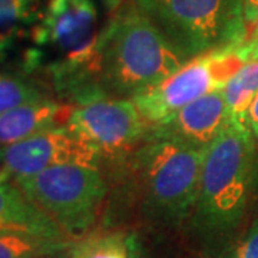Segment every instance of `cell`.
<instances>
[{"mask_svg":"<svg viewBox=\"0 0 258 258\" xmlns=\"http://www.w3.org/2000/svg\"><path fill=\"white\" fill-rule=\"evenodd\" d=\"M186 62L131 3L116 12L99 35L95 78L105 96L132 99L164 82Z\"/></svg>","mask_w":258,"mask_h":258,"instance_id":"cell-1","label":"cell"},{"mask_svg":"<svg viewBox=\"0 0 258 258\" xmlns=\"http://www.w3.org/2000/svg\"><path fill=\"white\" fill-rule=\"evenodd\" d=\"M247 123L228 120L207 149L194 225L205 234L235 227L247 208L255 178V147Z\"/></svg>","mask_w":258,"mask_h":258,"instance_id":"cell-2","label":"cell"},{"mask_svg":"<svg viewBox=\"0 0 258 258\" xmlns=\"http://www.w3.org/2000/svg\"><path fill=\"white\" fill-rule=\"evenodd\" d=\"M176 50L189 60L245 42L242 0H135Z\"/></svg>","mask_w":258,"mask_h":258,"instance_id":"cell-3","label":"cell"},{"mask_svg":"<svg viewBox=\"0 0 258 258\" xmlns=\"http://www.w3.org/2000/svg\"><path fill=\"white\" fill-rule=\"evenodd\" d=\"M207 149L171 141H145L134 155L144 207L164 222L182 221L197 203Z\"/></svg>","mask_w":258,"mask_h":258,"instance_id":"cell-4","label":"cell"},{"mask_svg":"<svg viewBox=\"0 0 258 258\" xmlns=\"http://www.w3.org/2000/svg\"><path fill=\"white\" fill-rule=\"evenodd\" d=\"M12 182L72 238L89 232L106 194L98 168L57 165Z\"/></svg>","mask_w":258,"mask_h":258,"instance_id":"cell-5","label":"cell"},{"mask_svg":"<svg viewBox=\"0 0 258 258\" xmlns=\"http://www.w3.org/2000/svg\"><path fill=\"white\" fill-rule=\"evenodd\" d=\"M245 63L237 47L197 56L164 82L132 98L149 125L168 119L185 105L222 89Z\"/></svg>","mask_w":258,"mask_h":258,"instance_id":"cell-6","label":"cell"},{"mask_svg":"<svg viewBox=\"0 0 258 258\" xmlns=\"http://www.w3.org/2000/svg\"><path fill=\"white\" fill-rule=\"evenodd\" d=\"M102 155L69 126H56L0 149V181H13L57 165L98 168Z\"/></svg>","mask_w":258,"mask_h":258,"instance_id":"cell-7","label":"cell"},{"mask_svg":"<svg viewBox=\"0 0 258 258\" xmlns=\"http://www.w3.org/2000/svg\"><path fill=\"white\" fill-rule=\"evenodd\" d=\"M148 123L131 99L102 98L74 106L66 126L86 139L102 157H118L145 141Z\"/></svg>","mask_w":258,"mask_h":258,"instance_id":"cell-8","label":"cell"},{"mask_svg":"<svg viewBox=\"0 0 258 258\" xmlns=\"http://www.w3.org/2000/svg\"><path fill=\"white\" fill-rule=\"evenodd\" d=\"M228 120L224 91L217 89L185 105L168 119L151 125L145 141H171L208 149Z\"/></svg>","mask_w":258,"mask_h":258,"instance_id":"cell-9","label":"cell"},{"mask_svg":"<svg viewBox=\"0 0 258 258\" xmlns=\"http://www.w3.org/2000/svg\"><path fill=\"white\" fill-rule=\"evenodd\" d=\"M0 232H20L47 240L74 241L12 181H0Z\"/></svg>","mask_w":258,"mask_h":258,"instance_id":"cell-10","label":"cell"},{"mask_svg":"<svg viewBox=\"0 0 258 258\" xmlns=\"http://www.w3.org/2000/svg\"><path fill=\"white\" fill-rule=\"evenodd\" d=\"M74 106L46 98L0 115V149L18 144L46 129L64 126Z\"/></svg>","mask_w":258,"mask_h":258,"instance_id":"cell-11","label":"cell"},{"mask_svg":"<svg viewBox=\"0 0 258 258\" xmlns=\"http://www.w3.org/2000/svg\"><path fill=\"white\" fill-rule=\"evenodd\" d=\"M231 120L247 123L248 111L258 96V60H248L222 88Z\"/></svg>","mask_w":258,"mask_h":258,"instance_id":"cell-12","label":"cell"},{"mask_svg":"<svg viewBox=\"0 0 258 258\" xmlns=\"http://www.w3.org/2000/svg\"><path fill=\"white\" fill-rule=\"evenodd\" d=\"M72 242L20 232H0V258H47L66 252Z\"/></svg>","mask_w":258,"mask_h":258,"instance_id":"cell-13","label":"cell"},{"mask_svg":"<svg viewBox=\"0 0 258 258\" xmlns=\"http://www.w3.org/2000/svg\"><path fill=\"white\" fill-rule=\"evenodd\" d=\"M126 238L119 231H89L74 240L68 258H128Z\"/></svg>","mask_w":258,"mask_h":258,"instance_id":"cell-14","label":"cell"},{"mask_svg":"<svg viewBox=\"0 0 258 258\" xmlns=\"http://www.w3.org/2000/svg\"><path fill=\"white\" fill-rule=\"evenodd\" d=\"M36 0H0V56L36 19Z\"/></svg>","mask_w":258,"mask_h":258,"instance_id":"cell-15","label":"cell"},{"mask_svg":"<svg viewBox=\"0 0 258 258\" xmlns=\"http://www.w3.org/2000/svg\"><path fill=\"white\" fill-rule=\"evenodd\" d=\"M46 98H50L49 93L33 81L0 72V115L29 102Z\"/></svg>","mask_w":258,"mask_h":258,"instance_id":"cell-16","label":"cell"},{"mask_svg":"<svg viewBox=\"0 0 258 258\" xmlns=\"http://www.w3.org/2000/svg\"><path fill=\"white\" fill-rule=\"evenodd\" d=\"M234 258H258V220L252 224Z\"/></svg>","mask_w":258,"mask_h":258,"instance_id":"cell-17","label":"cell"},{"mask_svg":"<svg viewBox=\"0 0 258 258\" xmlns=\"http://www.w3.org/2000/svg\"><path fill=\"white\" fill-rule=\"evenodd\" d=\"M126 244H128V258H151L137 234H129Z\"/></svg>","mask_w":258,"mask_h":258,"instance_id":"cell-18","label":"cell"},{"mask_svg":"<svg viewBox=\"0 0 258 258\" xmlns=\"http://www.w3.org/2000/svg\"><path fill=\"white\" fill-rule=\"evenodd\" d=\"M242 12L248 29L258 18V0H242Z\"/></svg>","mask_w":258,"mask_h":258,"instance_id":"cell-19","label":"cell"},{"mask_svg":"<svg viewBox=\"0 0 258 258\" xmlns=\"http://www.w3.org/2000/svg\"><path fill=\"white\" fill-rule=\"evenodd\" d=\"M241 57L248 62V60H258V40L254 42H244L241 46L237 47Z\"/></svg>","mask_w":258,"mask_h":258,"instance_id":"cell-20","label":"cell"},{"mask_svg":"<svg viewBox=\"0 0 258 258\" xmlns=\"http://www.w3.org/2000/svg\"><path fill=\"white\" fill-rule=\"evenodd\" d=\"M247 122H248V126L252 132V135L258 139V96L249 108Z\"/></svg>","mask_w":258,"mask_h":258,"instance_id":"cell-21","label":"cell"},{"mask_svg":"<svg viewBox=\"0 0 258 258\" xmlns=\"http://www.w3.org/2000/svg\"><path fill=\"white\" fill-rule=\"evenodd\" d=\"M96 2H99L102 8L106 9L108 12H118L122 8L125 0H96Z\"/></svg>","mask_w":258,"mask_h":258,"instance_id":"cell-22","label":"cell"},{"mask_svg":"<svg viewBox=\"0 0 258 258\" xmlns=\"http://www.w3.org/2000/svg\"><path fill=\"white\" fill-rule=\"evenodd\" d=\"M254 40H258V18L257 20L248 26L247 29V37H245V42H254Z\"/></svg>","mask_w":258,"mask_h":258,"instance_id":"cell-23","label":"cell"},{"mask_svg":"<svg viewBox=\"0 0 258 258\" xmlns=\"http://www.w3.org/2000/svg\"><path fill=\"white\" fill-rule=\"evenodd\" d=\"M47 258H68V251L66 252H62V254H57V255H52V257Z\"/></svg>","mask_w":258,"mask_h":258,"instance_id":"cell-24","label":"cell"}]
</instances>
